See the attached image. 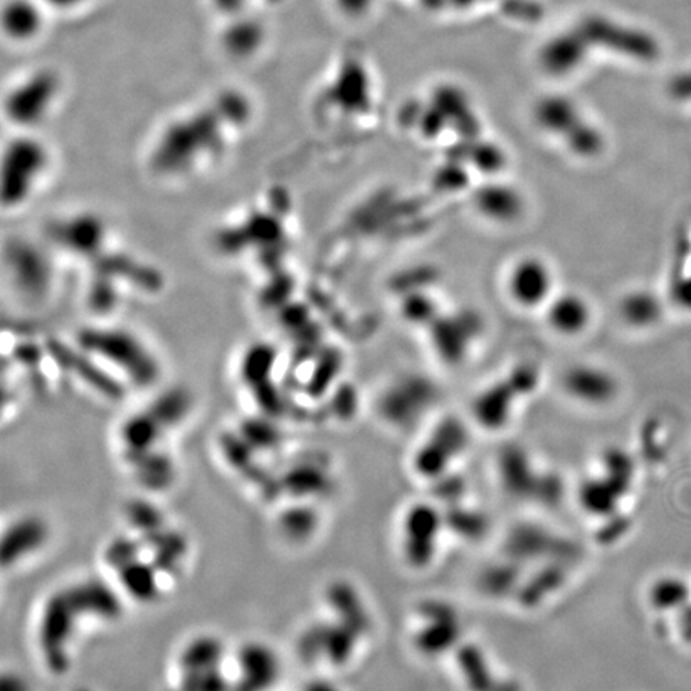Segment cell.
Wrapping results in <instances>:
<instances>
[{
	"mask_svg": "<svg viewBox=\"0 0 691 691\" xmlns=\"http://www.w3.org/2000/svg\"><path fill=\"white\" fill-rule=\"evenodd\" d=\"M248 116L247 101L231 95L168 122L152 144L151 172L170 180L204 172L223 156L232 133L245 127Z\"/></svg>",
	"mask_w": 691,
	"mask_h": 691,
	"instance_id": "6da1fadb",
	"label": "cell"
},
{
	"mask_svg": "<svg viewBox=\"0 0 691 691\" xmlns=\"http://www.w3.org/2000/svg\"><path fill=\"white\" fill-rule=\"evenodd\" d=\"M77 346L101 365L112 368L133 386L144 388L157 383L160 364L156 354L140 336L117 327H87L77 335Z\"/></svg>",
	"mask_w": 691,
	"mask_h": 691,
	"instance_id": "7a4b0ae2",
	"label": "cell"
},
{
	"mask_svg": "<svg viewBox=\"0 0 691 691\" xmlns=\"http://www.w3.org/2000/svg\"><path fill=\"white\" fill-rule=\"evenodd\" d=\"M52 165V154L32 132H18L2 156V205L5 210L23 207L39 191Z\"/></svg>",
	"mask_w": 691,
	"mask_h": 691,
	"instance_id": "3957f363",
	"label": "cell"
},
{
	"mask_svg": "<svg viewBox=\"0 0 691 691\" xmlns=\"http://www.w3.org/2000/svg\"><path fill=\"white\" fill-rule=\"evenodd\" d=\"M61 92L58 72L47 68L29 71L5 93V117L18 132H32L52 116Z\"/></svg>",
	"mask_w": 691,
	"mask_h": 691,
	"instance_id": "277c9868",
	"label": "cell"
},
{
	"mask_svg": "<svg viewBox=\"0 0 691 691\" xmlns=\"http://www.w3.org/2000/svg\"><path fill=\"white\" fill-rule=\"evenodd\" d=\"M556 276L548 261L536 255L520 256L504 276V290L517 308L535 311L548 306L556 295Z\"/></svg>",
	"mask_w": 691,
	"mask_h": 691,
	"instance_id": "5b68a950",
	"label": "cell"
},
{
	"mask_svg": "<svg viewBox=\"0 0 691 691\" xmlns=\"http://www.w3.org/2000/svg\"><path fill=\"white\" fill-rule=\"evenodd\" d=\"M50 240L64 252L82 260L93 261L106 252L108 226L92 213L68 216L50 224Z\"/></svg>",
	"mask_w": 691,
	"mask_h": 691,
	"instance_id": "8992f818",
	"label": "cell"
},
{
	"mask_svg": "<svg viewBox=\"0 0 691 691\" xmlns=\"http://www.w3.org/2000/svg\"><path fill=\"white\" fill-rule=\"evenodd\" d=\"M13 284L24 298L39 301L52 287V264L39 247L29 242H13L7 255Z\"/></svg>",
	"mask_w": 691,
	"mask_h": 691,
	"instance_id": "52a82bcc",
	"label": "cell"
},
{
	"mask_svg": "<svg viewBox=\"0 0 691 691\" xmlns=\"http://www.w3.org/2000/svg\"><path fill=\"white\" fill-rule=\"evenodd\" d=\"M544 316L556 335L576 338L591 327L592 306L580 293H556L544 308Z\"/></svg>",
	"mask_w": 691,
	"mask_h": 691,
	"instance_id": "ba28073f",
	"label": "cell"
},
{
	"mask_svg": "<svg viewBox=\"0 0 691 691\" xmlns=\"http://www.w3.org/2000/svg\"><path fill=\"white\" fill-rule=\"evenodd\" d=\"M48 10L40 0H5L2 28L12 44L26 45L39 39L47 24Z\"/></svg>",
	"mask_w": 691,
	"mask_h": 691,
	"instance_id": "9c48e42d",
	"label": "cell"
},
{
	"mask_svg": "<svg viewBox=\"0 0 691 691\" xmlns=\"http://www.w3.org/2000/svg\"><path fill=\"white\" fill-rule=\"evenodd\" d=\"M564 384L568 394L591 405L605 404L615 391L610 375L596 365H575L565 373Z\"/></svg>",
	"mask_w": 691,
	"mask_h": 691,
	"instance_id": "30bf717a",
	"label": "cell"
},
{
	"mask_svg": "<svg viewBox=\"0 0 691 691\" xmlns=\"http://www.w3.org/2000/svg\"><path fill=\"white\" fill-rule=\"evenodd\" d=\"M277 666L276 656L271 655L266 648L256 645L248 647L240 655V672H242V688L245 691H261L271 687L276 680Z\"/></svg>",
	"mask_w": 691,
	"mask_h": 691,
	"instance_id": "8fae6325",
	"label": "cell"
},
{
	"mask_svg": "<svg viewBox=\"0 0 691 691\" xmlns=\"http://www.w3.org/2000/svg\"><path fill=\"white\" fill-rule=\"evenodd\" d=\"M477 208L493 221H512L520 212L519 199L514 191L503 186H492L479 192Z\"/></svg>",
	"mask_w": 691,
	"mask_h": 691,
	"instance_id": "7c38bea8",
	"label": "cell"
},
{
	"mask_svg": "<svg viewBox=\"0 0 691 691\" xmlns=\"http://www.w3.org/2000/svg\"><path fill=\"white\" fill-rule=\"evenodd\" d=\"M40 2L47 7L48 12L68 15V13L84 10L92 4L93 0H40Z\"/></svg>",
	"mask_w": 691,
	"mask_h": 691,
	"instance_id": "4fadbf2b",
	"label": "cell"
}]
</instances>
